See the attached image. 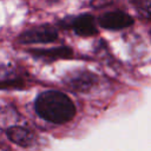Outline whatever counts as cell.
<instances>
[{"mask_svg": "<svg viewBox=\"0 0 151 151\" xmlns=\"http://www.w3.org/2000/svg\"><path fill=\"white\" fill-rule=\"evenodd\" d=\"M35 111L45 120L53 124L70 122L76 114L73 101L60 91H45L35 99Z\"/></svg>", "mask_w": 151, "mask_h": 151, "instance_id": "cell-1", "label": "cell"}, {"mask_svg": "<svg viewBox=\"0 0 151 151\" xmlns=\"http://www.w3.org/2000/svg\"><path fill=\"white\" fill-rule=\"evenodd\" d=\"M58 32L51 25H41L33 28H29L22 32L18 37V41L25 45L31 44H47L57 40Z\"/></svg>", "mask_w": 151, "mask_h": 151, "instance_id": "cell-2", "label": "cell"}, {"mask_svg": "<svg viewBox=\"0 0 151 151\" xmlns=\"http://www.w3.org/2000/svg\"><path fill=\"white\" fill-rule=\"evenodd\" d=\"M97 81L98 78L94 73L84 70H77L74 72H71L65 78L66 85L78 92H86L91 90Z\"/></svg>", "mask_w": 151, "mask_h": 151, "instance_id": "cell-3", "label": "cell"}, {"mask_svg": "<svg viewBox=\"0 0 151 151\" xmlns=\"http://www.w3.org/2000/svg\"><path fill=\"white\" fill-rule=\"evenodd\" d=\"M99 25L103 28L110 31H118L123 28H127L133 25V19L131 15L123 11H112L106 12L98 19Z\"/></svg>", "mask_w": 151, "mask_h": 151, "instance_id": "cell-4", "label": "cell"}, {"mask_svg": "<svg viewBox=\"0 0 151 151\" xmlns=\"http://www.w3.org/2000/svg\"><path fill=\"white\" fill-rule=\"evenodd\" d=\"M67 27L72 28L73 32L80 37H92L98 33L94 18L87 13L77 15L68 20Z\"/></svg>", "mask_w": 151, "mask_h": 151, "instance_id": "cell-5", "label": "cell"}, {"mask_svg": "<svg viewBox=\"0 0 151 151\" xmlns=\"http://www.w3.org/2000/svg\"><path fill=\"white\" fill-rule=\"evenodd\" d=\"M28 53L33 58L39 59L44 63H52L60 59H70L73 55L72 50L67 46H58V47L45 48V50L33 48V50H28Z\"/></svg>", "mask_w": 151, "mask_h": 151, "instance_id": "cell-6", "label": "cell"}, {"mask_svg": "<svg viewBox=\"0 0 151 151\" xmlns=\"http://www.w3.org/2000/svg\"><path fill=\"white\" fill-rule=\"evenodd\" d=\"M7 137L15 144L27 147L29 145L33 144L34 140V133L28 130L27 127H22V126H12L9 129H7L6 131Z\"/></svg>", "mask_w": 151, "mask_h": 151, "instance_id": "cell-7", "label": "cell"}, {"mask_svg": "<svg viewBox=\"0 0 151 151\" xmlns=\"http://www.w3.org/2000/svg\"><path fill=\"white\" fill-rule=\"evenodd\" d=\"M131 4L143 18L151 20V0H131Z\"/></svg>", "mask_w": 151, "mask_h": 151, "instance_id": "cell-8", "label": "cell"}, {"mask_svg": "<svg viewBox=\"0 0 151 151\" xmlns=\"http://www.w3.org/2000/svg\"><path fill=\"white\" fill-rule=\"evenodd\" d=\"M24 87H25V81L18 78L0 80V90H21Z\"/></svg>", "mask_w": 151, "mask_h": 151, "instance_id": "cell-9", "label": "cell"}, {"mask_svg": "<svg viewBox=\"0 0 151 151\" xmlns=\"http://www.w3.org/2000/svg\"><path fill=\"white\" fill-rule=\"evenodd\" d=\"M112 1H113V0H92V1H91V5H92V7L100 8V7H104V6L110 5Z\"/></svg>", "mask_w": 151, "mask_h": 151, "instance_id": "cell-10", "label": "cell"}]
</instances>
